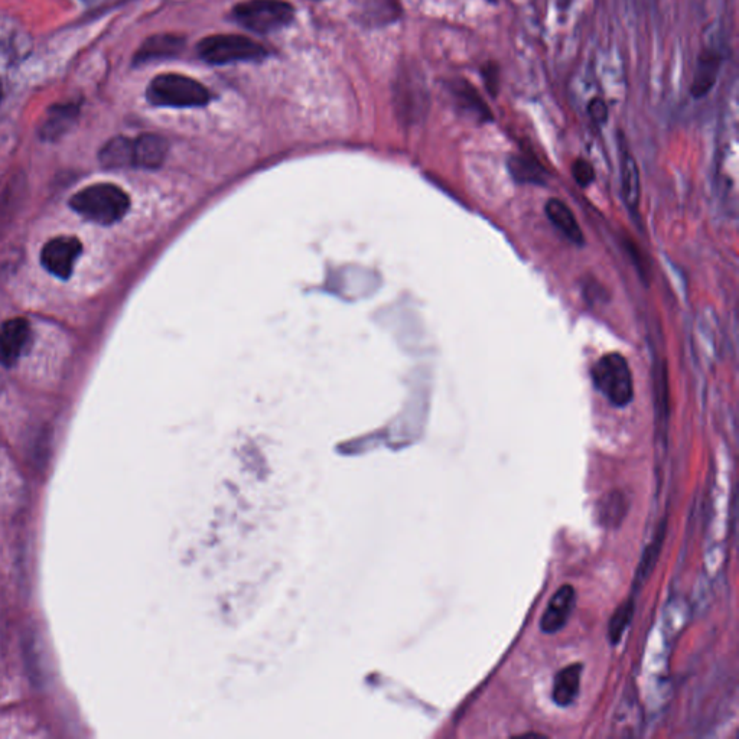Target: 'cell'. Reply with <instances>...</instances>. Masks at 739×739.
<instances>
[{
    "label": "cell",
    "instance_id": "7",
    "mask_svg": "<svg viewBox=\"0 0 739 739\" xmlns=\"http://www.w3.org/2000/svg\"><path fill=\"white\" fill-rule=\"evenodd\" d=\"M83 244L77 237H55L45 244L41 252V263L55 278L68 279L73 275Z\"/></svg>",
    "mask_w": 739,
    "mask_h": 739
},
{
    "label": "cell",
    "instance_id": "16",
    "mask_svg": "<svg viewBox=\"0 0 739 739\" xmlns=\"http://www.w3.org/2000/svg\"><path fill=\"white\" fill-rule=\"evenodd\" d=\"M584 666L581 663L569 664L563 667L561 672L555 676L553 682L552 699L561 708L571 706L578 698L581 689V677Z\"/></svg>",
    "mask_w": 739,
    "mask_h": 739
},
{
    "label": "cell",
    "instance_id": "5",
    "mask_svg": "<svg viewBox=\"0 0 739 739\" xmlns=\"http://www.w3.org/2000/svg\"><path fill=\"white\" fill-rule=\"evenodd\" d=\"M234 21L255 34H270L294 21L295 9L285 0H246L231 11Z\"/></svg>",
    "mask_w": 739,
    "mask_h": 739
},
{
    "label": "cell",
    "instance_id": "26",
    "mask_svg": "<svg viewBox=\"0 0 739 739\" xmlns=\"http://www.w3.org/2000/svg\"><path fill=\"white\" fill-rule=\"evenodd\" d=\"M481 77L484 80L485 89L491 97H497L498 90H500V70L496 63H487L481 68Z\"/></svg>",
    "mask_w": 739,
    "mask_h": 739
},
{
    "label": "cell",
    "instance_id": "25",
    "mask_svg": "<svg viewBox=\"0 0 739 739\" xmlns=\"http://www.w3.org/2000/svg\"><path fill=\"white\" fill-rule=\"evenodd\" d=\"M572 177H574L579 187L587 188L595 179L594 166L585 159H576L574 165H572Z\"/></svg>",
    "mask_w": 739,
    "mask_h": 739
},
{
    "label": "cell",
    "instance_id": "27",
    "mask_svg": "<svg viewBox=\"0 0 739 739\" xmlns=\"http://www.w3.org/2000/svg\"><path fill=\"white\" fill-rule=\"evenodd\" d=\"M588 113L592 122L597 123V125H604L608 120L607 103H605L604 100L599 99V97H595V99H592L588 104Z\"/></svg>",
    "mask_w": 739,
    "mask_h": 739
},
{
    "label": "cell",
    "instance_id": "17",
    "mask_svg": "<svg viewBox=\"0 0 739 739\" xmlns=\"http://www.w3.org/2000/svg\"><path fill=\"white\" fill-rule=\"evenodd\" d=\"M654 403H656L657 432L666 439L667 426H669L670 390L669 370L666 361L657 364L654 373Z\"/></svg>",
    "mask_w": 739,
    "mask_h": 739
},
{
    "label": "cell",
    "instance_id": "20",
    "mask_svg": "<svg viewBox=\"0 0 739 739\" xmlns=\"http://www.w3.org/2000/svg\"><path fill=\"white\" fill-rule=\"evenodd\" d=\"M22 194V179L15 178L13 174L9 178L0 179V234L15 216L21 205Z\"/></svg>",
    "mask_w": 739,
    "mask_h": 739
},
{
    "label": "cell",
    "instance_id": "6",
    "mask_svg": "<svg viewBox=\"0 0 739 739\" xmlns=\"http://www.w3.org/2000/svg\"><path fill=\"white\" fill-rule=\"evenodd\" d=\"M83 110V99H68L51 104L39 123L38 135L42 141L57 142L77 125Z\"/></svg>",
    "mask_w": 739,
    "mask_h": 739
},
{
    "label": "cell",
    "instance_id": "3",
    "mask_svg": "<svg viewBox=\"0 0 739 739\" xmlns=\"http://www.w3.org/2000/svg\"><path fill=\"white\" fill-rule=\"evenodd\" d=\"M201 60L211 65L255 63L269 57V50L255 39L244 35H210L197 44Z\"/></svg>",
    "mask_w": 739,
    "mask_h": 739
},
{
    "label": "cell",
    "instance_id": "29",
    "mask_svg": "<svg viewBox=\"0 0 739 739\" xmlns=\"http://www.w3.org/2000/svg\"><path fill=\"white\" fill-rule=\"evenodd\" d=\"M487 2H490V3H497V2H498V0H487Z\"/></svg>",
    "mask_w": 739,
    "mask_h": 739
},
{
    "label": "cell",
    "instance_id": "14",
    "mask_svg": "<svg viewBox=\"0 0 739 739\" xmlns=\"http://www.w3.org/2000/svg\"><path fill=\"white\" fill-rule=\"evenodd\" d=\"M168 155V142L155 133H145L133 139L135 168L156 169L164 164Z\"/></svg>",
    "mask_w": 739,
    "mask_h": 739
},
{
    "label": "cell",
    "instance_id": "12",
    "mask_svg": "<svg viewBox=\"0 0 739 739\" xmlns=\"http://www.w3.org/2000/svg\"><path fill=\"white\" fill-rule=\"evenodd\" d=\"M722 63H724V55L716 48H703L701 54H699L695 74H693L692 87H690L692 97L699 100L708 96L709 91L714 89L716 80H718Z\"/></svg>",
    "mask_w": 739,
    "mask_h": 739
},
{
    "label": "cell",
    "instance_id": "28",
    "mask_svg": "<svg viewBox=\"0 0 739 739\" xmlns=\"http://www.w3.org/2000/svg\"><path fill=\"white\" fill-rule=\"evenodd\" d=\"M3 97H5V90H3L2 80H0V104L3 102Z\"/></svg>",
    "mask_w": 739,
    "mask_h": 739
},
{
    "label": "cell",
    "instance_id": "19",
    "mask_svg": "<svg viewBox=\"0 0 739 739\" xmlns=\"http://www.w3.org/2000/svg\"><path fill=\"white\" fill-rule=\"evenodd\" d=\"M356 12L366 25H386L399 18L400 6L397 0H357Z\"/></svg>",
    "mask_w": 739,
    "mask_h": 739
},
{
    "label": "cell",
    "instance_id": "21",
    "mask_svg": "<svg viewBox=\"0 0 739 739\" xmlns=\"http://www.w3.org/2000/svg\"><path fill=\"white\" fill-rule=\"evenodd\" d=\"M507 166H509L511 177L520 184H545V171L532 156H510Z\"/></svg>",
    "mask_w": 739,
    "mask_h": 739
},
{
    "label": "cell",
    "instance_id": "2",
    "mask_svg": "<svg viewBox=\"0 0 739 739\" xmlns=\"http://www.w3.org/2000/svg\"><path fill=\"white\" fill-rule=\"evenodd\" d=\"M71 208L100 226H112L128 214L130 198L115 184H94L74 194Z\"/></svg>",
    "mask_w": 739,
    "mask_h": 739
},
{
    "label": "cell",
    "instance_id": "15",
    "mask_svg": "<svg viewBox=\"0 0 739 739\" xmlns=\"http://www.w3.org/2000/svg\"><path fill=\"white\" fill-rule=\"evenodd\" d=\"M545 213L550 223L556 227L569 242L576 246H584L585 236L578 220H576L574 211L568 207L562 200L558 198H550L545 205Z\"/></svg>",
    "mask_w": 739,
    "mask_h": 739
},
{
    "label": "cell",
    "instance_id": "11",
    "mask_svg": "<svg viewBox=\"0 0 739 739\" xmlns=\"http://www.w3.org/2000/svg\"><path fill=\"white\" fill-rule=\"evenodd\" d=\"M576 592L572 585H563L550 598L546 611L540 618V630L545 634H556L565 627L575 610Z\"/></svg>",
    "mask_w": 739,
    "mask_h": 739
},
{
    "label": "cell",
    "instance_id": "18",
    "mask_svg": "<svg viewBox=\"0 0 739 739\" xmlns=\"http://www.w3.org/2000/svg\"><path fill=\"white\" fill-rule=\"evenodd\" d=\"M99 161L106 169L135 168L133 162V139L116 136L104 143L99 152Z\"/></svg>",
    "mask_w": 739,
    "mask_h": 739
},
{
    "label": "cell",
    "instance_id": "4",
    "mask_svg": "<svg viewBox=\"0 0 739 739\" xmlns=\"http://www.w3.org/2000/svg\"><path fill=\"white\" fill-rule=\"evenodd\" d=\"M592 383L615 408H625L634 399V380L627 358L608 353L591 369Z\"/></svg>",
    "mask_w": 739,
    "mask_h": 739
},
{
    "label": "cell",
    "instance_id": "23",
    "mask_svg": "<svg viewBox=\"0 0 739 739\" xmlns=\"http://www.w3.org/2000/svg\"><path fill=\"white\" fill-rule=\"evenodd\" d=\"M634 610H636V604L633 599H628L627 602L618 607V610L614 612L608 625V640L611 644H618L623 638L625 630L628 625L631 624L634 617Z\"/></svg>",
    "mask_w": 739,
    "mask_h": 739
},
{
    "label": "cell",
    "instance_id": "1",
    "mask_svg": "<svg viewBox=\"0 0 739 739\" xmlns=\"http://www.w3.org/2000/svg\"><path fill=\"white\" fill-rule=\"evenodd\" d=\"M146 100L155 107L195 109L205 107L213 94L200 81L184 74L165 73L153 77L146 87Z\"/></svg>",
    "mask_w": 739,
    "mask_h": 739
},
{
    "label": "cell",
    "instance_id": "8",
    "mask_svg": "<svg viewBox=\"0 0 739 739\" xmlns=\"http://www.w3.org/2000/svg\"><path fill=\"white\" fill-rule=\"evenodd\" d=\"M31 341V325L25 318H12L0 325V366L13 367Z\"/></svg>",
    "mask_w": 739,
    "mask_h": 739
},
{
    "label": "cell",
    "instance_id": "22",
    "mask_svg": "<svg viewBox=\"0 0 739 739\" xmlns=\"http://www.w3.org/2000/svg\"><path fill=\"white\" fill-rule=\"evenodd\" d=\"M664 535H666V523L662 524L653 542L644 550L643 558L638 565L636 579H634V587H643L644 582L649 579L651 572L654 571L657 561H659L660 552H662Z\"/></svg>",
    "mask_w": 739,
    "mask_h": 739
},
{
    "label": "cell",
    "instance_id": "24",
    "mask_svg": "<svg viewBox=\"0 0 739 739\" xmlns=\"http://www.w3.org/2000/svg\"><path fill=\"white\" fill-rule=\"evenodd\" d=\"M624 497H608L605 500L604 509H602V522L614 524L620 522L624 517Z\"/></svg>",
    "mask_w": 739,
    "mask_h": 739
},
{
    "label": "cell",
    "instance_id": "9",
    "mask_svg": "<svg viewBox=\"0 0 739 739\" xmlns=\"http://www.w3.org/2000/svg\"><path fill=\"white\" fill-rule=\"evenodd\" d=\"M185 44H187L185 38L179 37V35H152V37L146 38L138 51L133 54V67H142V65L177 58L184 52Z\"/></svg>",
    "mask_w": 739,
    "mask_h": 739
},
{
    "label": "cell",
    "instance_id": "10",
    "mask_svg": "<svg viewBox=\"0 0 739 739\" xmlns=\"http://www.w3.org/2000/svg\"><path fill=\"white\" fill-rule=\"evenodd\" d=\"M446 89H448L455 104L462 112L467 113L472 119L480 123L493 122V112L485 103L480 91L475 89L470 81L465 80V78H452V80L446 81Z\"/></svg>",
    "mask_w": 739,
    "mask_h": 739
},
{
    "label": "cell",
    "instance_id": "13",
    "mask_svg": "<svg viewBox=\"0 0 739 739\" xmlns=\"http://www.w3.org/2000/svg\"><path fill=\"white\" fill-rule=\"evenodd\" d=\"M620 171L624 203L633 214H638L641 198L640 172L636 158L624 138H620Z\"/></svg>",
    "mask_w": 739,
    "mask_h": 739
}]
</instances>
